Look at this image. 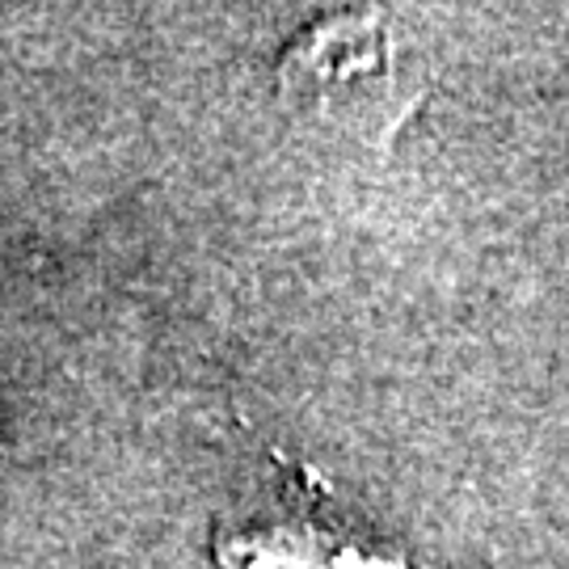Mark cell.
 Masks as SVG:
<instances>
[{"label":"cell","mask_w":569,"mask_h":569,"mask_svg":"<svg viewBox=\"0 0 569 569\" xmlns=\"http://www.w3.org/2000/svg\"><path fill=\"white\" fill-rule=\"evenodd\" d=\"M279 89L291 110L321 127L380 136L413 110L422 72L388 13L363 9L308 26L279 63Z\"/></svg>","instance_id":"6da1fadb"},{"label":"cell","mask_w":569,"mask_h":569,"mask_svg":"<svg viewBox=\"0 0 569 569\" xmlns=\"http://www.w3.org/2000/svg\"><path fill=\"white\" fill-rule=\"evenodd\" d=\"M228 569H406L401 557L363 552L321 531H244L220 545Z\"/></svg>","instance_id":"7a4b0ae2"}]
</instances>
